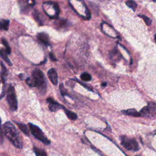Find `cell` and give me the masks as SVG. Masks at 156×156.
Returning <instances> with one entry per match:
<instances>
[{"label":"cell","instance_id":"obj_21","mask_svg":"<svg viewBox=\"0 0 156 156\" xmlns=\"http://www.w3.org/2000/svg\"><path fill=\"white\" fill-rule=\"evenodd\" d=\"M4 141V133L3 130L0 125V144H2Z\"/></svg>","mask_w":156,"mask_h":156},{"label":"cell","instance_id":"obj_20","mask_svg":"<svg viewBox=\"0 0 156 156\" xmlns=\"http://www.w3.org/2000/svg\"><path fill=\"white\" fill-rule=\"evenodd\" d=\"M138 16H140V17H141V18H142L143 19V20H144V22L147 25V26H149V25L151 24L152 20L149 17H147V16L145 15H138Z\"/></svg>","mask_w":156,"mask_h":156},{"label":"cell","instance_id":"obj_14","mask_svg":"<svg viewBox=\"0 0 156 156\" xmlns=\"http://www.w3.org/2000/svg\"><path fill=\"white\" fill-rule=\"evenodd\" d=\"M64 109L65 111V114L66 115L67 117H68L70 120H76L78 118V115H77V114H76L75 113L71 112L69 110H67V109H65V108Z\"/></svg>","mask_w":156,"mask_h":156},{"label":"cell","instance_id":"obj_16","mask_svg":"<svg viewBox=\"0 0 156 156\" xmlns=\"http://www.w3.org/2000/svg\"><path fill=\"white\" fill-rule=\"evenodd\" d=\"M34 151L36 156H47V154L44 150L38 148V147H34Z\"/></svg>","mask_w":156,"mask_h":156},{"label":"cell","instance_id":"obj_18","mask_svg":"<svg viewBox=\"0 0 156 156\" xmlns=\"http://www.w3.org/2000/svg\"><path fill=\"white\" fill-rule=\"evenodd\" d=\"M81 79L83 81L88 82V81H91V76L90 74H88L87 73H83L81 75Z\"/></svg>","mask_w":156,"mask_h":156},{"label":"cell","instance_id":"obj_10","mask_svg":"<svg viewBox=\"0 0 156 156\" xmlns=\"http://www.w3.org/2000/svg\"><path fill=\"white\" fill-rule=\"evenodd\" d=\"M123 113H124V114L128 115L131 116V117H142L140 113L137 112L136 109H128V110H127V111H123Z\"/></svg>","mask_w":156,"mask_h":156},{"label":"cell","instance_id":"obj_17","mask_svg":"<svg viewBox=\"0 0 156 156\" xmlns=\"http://www.w3.org/2000/svg\"><path fill=\"white\" fill-rule=\"evenodd\" d=\"M126 5H127L129 8H130V9H132L134 11H135L137 9V3L134 1H128L126 2Z\"/></svg>","mask_w":156,"mask_h":156},{"label":"cell","instance_id":"obj_25","mask_svg":"<svg viewBox=\"0 0 156 156\" xmlns=\"http://www.w3.org/2000/svg\"><path fill=\"white\" fill-rule=\"evenodd\" d=\"M1 118H0V125H1Z\"/></svg>","mask_w":156,"mask_h":156},{"label":"cell","instance_id":"obj_6","mask_svg":"<svg viewBox=\"0 0 156 156\" xmlns=\"http://www.w3.org/2000/svg\"><path fill=\"white\" fill-rule=\"evenodd\" d=\"M142 117H156V104L154 103H149L146 106L143 107L140 112Z\"/></svg>","mask_w":156,"mask_h":156},{"label":"cell","instance_id":"obj_24","mask_svg":"<svg viewBox=\"0 0 156 156\" xmlns=\"http://www.w3.org/2000/svg\"><path fill=\"white\" fill-rule=\"evenodd\" d=\"M106 85H107L106 82H103V84H102V86H103V87L106 86Z\"/></svg>","mask_w":156,"mask_h":156},{"label":"cell","instance_id":"obj_9","mask_svg":"<svg viewBox=\"0 0 156 156\" xmlns=\"http://www.w3.org/2000/svg\"><path fill=\"white\" fill-rule=\"evenodd\" d=\"M37 38L41 42H42L43 44L45 45H49V36L45 32H40L39 34H38L37 35Z\"/></svg>","mask_w":156,"mask_h":156},{"label":"cell","instance_id":"obj_5","mask_svg":"<svg viewBox=\"0 0 156 156\" xmlns=\"http://www.w3.org/2000/svg\"><path fill=\"white\" fill-rule=\"evenodd\" d=\"M120 140L121 145L128 150L137 151L139 149L138 143L136 139L128 138L126 136H121Z\"/></svg>","mask_w":156,"mask_h":156},{"label":"cell","instance_id":"obj_13","mask_svg":"<svg viewBox=\"0 0 156 156\" xmlns=\"http://www.w3.org/2000/svg\"><path fill=\"white\" fill-rule=\"evenodd\" d=\"M10 21L8 20H0V29L7 31L9 29Z\"/></svg>","mask_w":156,"mask_h":156},{"label":"cell","instance_id":"obj_11","mask_svg":"<svg viewBox=\"0 0 156 156\" xmlns=\"http://www.w3.org/2000/svg\"><path fill=\"white\" fill-rule=\"evenodd\" d=\"M0 56H1L4 60L5 61V62L7 63V64L10 65V66H12V62H11V61L9 60V59L8 58V56H7V53L6 52V49H3V48H1L0 49Z\"/></svg>","mask_w":156,"mask_h":156},{"label":"cell","instance_id":"obj_7","mask_svg":"<svg viewBox=\"0 0 156 156\" xmlns=\"http://www.w3.org/2000/svg\"><path fill=\"white\" fill-rule=\"evenodd\" d=\"M46 101H47V102L49 103V109L51 111L56 112L61 109H64V106H61V104L57 103L56 101H55L52 98H48Z\"/></svg>","mask_w":156,"mask_h":156},{"label":"cell","instance_id":"obj_23","mask_svg":"<svg viewBox=\"0 0 156 156\" xmlns=\"http://www.w3.org/2000/svg\"><path fill=\"white\" fill-rule=\"evenodd\" d=\"M49 57L51 58V59L52 61H57L56 57L54 56V55L53 53H50L49 54Z\"/></svg>","mask_w":156,"mask_h":156},{"label":"cell","instance_id":"obj_4","mask_svg":"<svg viewBox=\"0 0 156 156\" xmlns=\"http://www.w3.org/2000/svg\"><path fill=\"white\" fill-rule=\"evenodd\" d=\"M29 127L30 129L31 132L32 134L37 139L43 143L45 145H49L50 141L48 139L46 138V137L45 136V134L41 131V130L38 127V126L33 124L32 123H29Z\"/></svg>","mask_w":156,"mask_h":156},{"label":"cell","instance_id":"obj_3","mask_svg":"<svg viewBox=\"0 0 156 156\" xmlns=\"http://www.w3.org/2000/svg\"><path fill=\"white\" fill-rule=\"evenodd\" d=\"M7 100L11 110L14 112L16 111L18 108V102L14 87L12 85H10L7 89Z\"/></svg>","mask_w":156,"mask_h":156},{"label":"cell","instance_id":"obj_26","mask_svg":"<svg viewBox=\"0 0 156 156\" xmlns=\"http://www.w3.org/2000/svg\"><path fill=\"white\" fill-rule=\"evenodd\" d=\"M155 41H156V35H155Z\"/></svg>","mask_w":156,"mask_h":156},{"label":"cell","instance_id":"obj_19","mask_svg":"<svg viewBox=\"0 0 156 156\" xmlns=\"http://www.w3.org/2000/svg\"><path fill=\"white\" fill-rule=\"evenodd\" d=\"M2 43L6 47V52L7 53V54H10L11 53V48L9 46V44H8L7 41H6V40L5 39H4V38H3L2 39Z\"/></svg>","mask_w":156,"mask_h":156},{"label":"cell","instance_id":"obj_12","mask_svg":"<svg viewBox=\"0 0 156 156\" xmlns=\"http://www.w3.org/2000/svg\"><path fill=\"white\" fill-rule=\"evenodd\" d=\"M111 58L113 61H119L120 60V58L121 57V55L120 53L118 52V51L117 49H113L111 53Z\"/></svg>","mask_w":156,"mask_h":156},{"label":"cell","instance_id":"obj_1","mask_svg":"<svg viewBox=\"0 0 156 156\" xmlns=\"http://www.w3.org/2000/svg\"><path fill=\"white\" fill-rule=\"evenodd\" d=\"M4 130L5 136L12 143V144L18 149L22 148V143L20 135L13 124L10 121L6 122L4 124Z\"/></svg>","mask_w":156,"mask_h":156},{"label":"cell","instance_id":"obj_8","mask_svg":"<svg viewBox=\"0 0 156 156\" xmlns=\"http://www.w3.org/2000/svg\"><path fill=\"white\" fill-rule=\"evenodd\" d=\"M48 76L53 84L54 86H57L58 84V75L56 70L54 68L50 69L48 71Z\"/></svg>","mask_w":156,"mask_h":156},{"label":"cell","instance_id":"obj_22","mask_svg":"<svg viewBox=\"0 0 156 156\" xmlns=\"http://www.w3.org/2000/svg\"><path fill=\"white\" fill-rule=\"evenodd\" d=\"M60 91H61V94L63 96H65V95H66V90H65V88H64V86H63V84H61V86H60Z\"/></svg>","mask_w":156,"mask_h":156},{"label":"cell","instance_id":"obj_2","mask_svg":"<svg viewBox=\"0 0 156 156\" xmlns=\"http://www.w3.org/2000/svg\"><path fill=\"white\" fill-rule=\"evenodd\" d=\"M26 84L31 87H42L45 86V76L42 71L40 70L36 69L33 71L31 78H28L26 80Z\"/></svg>","mask_w":156,"mask_h":156},{"label":"cell","instance_id":"obj_15","mask_svg":"<svg viewBox=\"0 0 156 156\" xmlns=\"http://www.w3.org/2000/svg\"><path fill=\"white\" fill-rule=\"evenodd\" d=\"M16 124H17V126H18V128L20 129V130H22V131L24 134H26V136H29V131L28 128L27 127V126H26V125H25V124H22V123H17V122H16Z\"/></svg>","mask_w":156,"mask_h":156}]
</instances>
